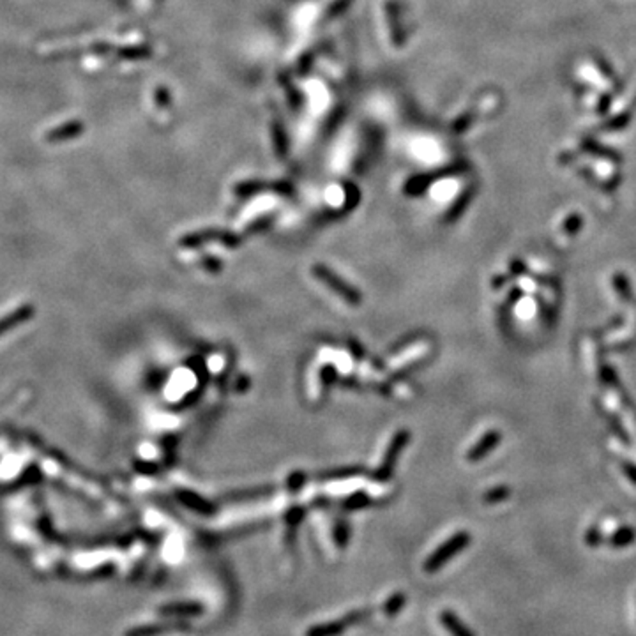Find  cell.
Listing matches in <instances>:
<instances>
[{"instance_id": "6da1fadb", "label": "cell", "mask_w": 636, "mask_h": 636, "mask_svg": "<svg viewBox=\"0 0 636 636\" xmlns=\"http://www.w3.org/2000/svg\"><path fill=\"white\" fill-rule=\"evenodd\" d=\"M469 544H470L469 532L454 534V536H451L446 543L440 544V546L437 548V550L433 551V553L430 555L426 560H424L423 570L430 574L437 573V571L442 570L444 565H446L451 558H454L458 553H460V551L465 550Z\"/></svg>"}, {"instance_id": "7a4b0ae2", "label": "cell", "mask_w": 636, "mask_h": 636, "mask_svg": "<svg viewBox=\"0 0 636 636\" xmlns=\"http://www.w3.org/2000/svg\"><path fill=\"white\" fill-rule=\"evenodd\" d=\"M369 617L368 610H358L350 612L348 615H345L343 619H336V621L325 622V624H316L313 628H309L306 631V636H339L341 633H345L346 628L359 622H365V619Z\"/></svg>"}, {"instance_id": "3957f363", "label": "cell", "mask_w": 636, "mask_h": 636, "mask_svg": "<svg viewBox=\"0 0 636 636\" xmlns=\"http://www.w3.org/2000/svg\"><path fill=\"white\" fill-rule=\"evenodd\" d=\"M313 272H315L316 278L320 279V281H324L332 292H336V294H338L339 297L345 299L346 302H350V304H359V302H361V295H359V292L355 290V288L350 287V285H346V283L343 281L341 278H338V276H336L329 267H324V265H315Z\"/></svg>"}, {"instance_id": "277c9868", "label": "cell", "mask_w": 636, "mask_h": 636, "mask_svg": "<svg viewBox=\"0 0 636 636\" xmlns=\"http://www.w3.org/2000/svg\"><path fill=\"white\" fill-rule=\"evenodd\" d=\"M407 440H409V433H405V432L398 433V435H396L395 439H393L391 446H389V449H387L386 458H383L382 467H380L379 474H376V477H379V479H387V477L391 476L393 467H395V462L398 460L400 451L403 449V446L407 444Z\"/></svg>"}, {"instance_id": "5b68a950", "label": "cell", "mask_w": 636, "mask_h": 636, "mask_svg": "<svg viewBox=\"0 0 636 636\" xmlns=\"http://www.w3.org/2000/svg\"><path fill=\"white\" fill-rule=\"evenodd\" d=\"M440 624L444 626L447 633L451 636H476V633L458 617L453 610H442L440 612Z\"/></svg>"}, {"instance_id": "8992f818", "label": "cell", "mask_w": 636, "mask_h": 636, "mask_svg": "<svg viewBox=\"0 0 636 636\" xmlns=\"http://www.w3.org/2000/svg\"><path fill=\"white\" fill-rule=\"evenodd\" d=\"M204 612L202 605L198 603H174L168 605V607L163 608V614H170V615H186V617H191V615H200Z\"/></svg>"}, {"instance_id": "52a82bcc", "label": "cell", "mask_w": 636, "mask_h": 636, "mask_svg": "<svg viewBox=\"0 0 636 636\" xmlns=\"http://www.w3.org/2000/svg\"><path fill=\"white\" fill-rule=\"evenodd\" d=\"M179 497H181V500H183V502L186 504L188 507H190V509L198 511V513H204V514H211L212 513V507L209 506L207 500L200 499L198 495L190 493V491H181Z\"/></svg>"}, {"instance_id": "ba28073f", "label": "cell", "mask_w": 636, "mask_h": 636, "mask_svg": "<svg viewBox=\"0 0 636 636\" xmlns=\"http://www.w3.org/2000/svg\"><path fill=\"white\" fill-rule=\"evenodd\" d=\"M405 601L407 598L403 592H395L391 598L387 599L386 605H383V614H386L387 617H396V615L403 610V607H405Z\"/></svg>"}, {"instance_id": "9c48e42d", "label": "cell", "mask_w": 636, "mask_h": 636, "mask_svg": "<svg viewBox=\"0 0 636 636\" xmlns=\"http://www.w3.org/2000/svg\"><path fill=\"white\" fill-rule=\"evenodd\" d=\"M635 539H636L635 530L629 527H622V528H619L614 536H612L610 544L614 548H626V546H629V544L635 543Z\"/></svg>"}, {"instance_id": "30bf717a", "label": "cell", "mask_w": 636, "mask_h": 636, "mask_svg": "<svg viewBox=\"0 0 636 636\" xmlns=\"http://www.w3.org/2000/svg\"><path fill=\"white\" fill-rule=\"evenodd\" d=\"M334 539H336V544H338V546H345L346 541H348V527H346L345 521H341L339 527L336 528Z\"/></svg>"}, {"instance_id": "8fae6325", "label": "cell", "mask_w": 636, "mask_h": 636, "mask_svg": "<svg viewBox=\"0 0 636 636\" xmlns=\"http://www.w3.org/2000/svg\"><path fill=\"white\" fill-rule=\"evenodd\" d=\"M585 543H587L588 546H599V544L603 543V534L599 532L598 528H591L587 532V536H585Z\"/></svg>"}, {"instance_id": "7c38bea8", "label": "cell", "mask_w": 636, "mask_h": 636, "mask_svg": "<svg viewBox=\"0 0 636 636\" xmlns=\"http://www.w3.org/2000/svg\"><path fill=\"white\" fill-rule=\"evenodd\" d=\"M506 497H507L506 488H499V490H491L490 493H488L486 497H484V500H486V502H490V504H493V502H500V500H504Z\"/></svg>"}]
</instances>
